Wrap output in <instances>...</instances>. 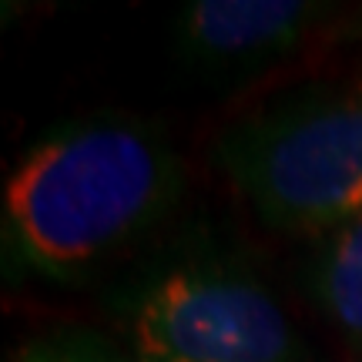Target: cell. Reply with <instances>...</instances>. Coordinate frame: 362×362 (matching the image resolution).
I'll return each mask as SVG.
<instances>
[{"label":"cell","instance_id":"5b68a950","mask_svg":"<svg viewBox=\"0 0 362 362\" xmlns=\"http://www.w3.org/2000/svg\"><path fill=\"white\" fill-rule=\"evenodd\" d=\"M315 296L332 322L362 339V215L339 225L322 248Z\"/></svg>","mask_w":362,"mask_h":362},{"label":"cell","instance_id":"277c9868","mask_svg":"<svg viewBox=\"0 0 362 362\" xmlns=\"http://www.w3.org/2000/svg\"><path fill=\"white\" fill-rule=\"evenodd\" d=\"M312 0H198L178 21V51L194 67H248L292 51L325 17Z\"/></svg>","mask_w":362,"mask_h":362},{"label":"cell","instance_id":"6da1fadb","mask_svg":"<svg viewBox=\"0 0 362 362\" xmlns=\"http://www.w3.org/2000/svg\"><path fill=\"white\" fill-rule=\"evenodd\" d=\"M175 168L168 144L134 121L57 128L7 178V242L21 262L57 279L90 269L161 215Z\"/></svg>","mask_w":362,"mask_h":362},{"label":"cell","instance_id":"7a4b0ae2","mask_svg":"<svg viewBox=\"0 0 362 362\" xmlns=\"http://www.w3.org/2000/svg\"><path fill=\"white\" fill-rule=\"evenodd\" d=\"M218 161L275 228H339L362 215V94L252 117L218 141Z\"/></svg>","mask_w":362,"mask_h":362},{"label":"cell","instance_id":"8992f818","mask_svg":"<svg viewBox=\"0 0 362 362\" xmlns=\"http://www.w3.org/2000/svg\"><path fill=\"white\" fill-rule=\"evenodd\" d=\"M34 362H67V359H51V356H40V359H34Z\"/></svg>","mask_w":362,"mask_h":362},{"label":"cell","instance_id":"3957f363","mask_svg":"<svg viewBox=\"0 0 362 362\" xmlns=\"http://www.w3.org/2000/svg\"><path fill=\"white\" fill-rule=\"evenodd\" d=\"M134 349L141 362H288L292 329L259 282L198 265L141 298Z\"/></svg>","mask_w":362,"mask_h":362},{"label":"cell","instance_id":"52a82bcc","mask_svg":"<svg viewBox=\"0 0 362 362\" xmlns=\"http://www.w3.org/2000/svg\"><path fill=\"white\" fill-rule=\"evenodd\" d=\"M90 362H94V359H90ZM107 362H115V359H107Z\"/></svg>","mask_w":362,"mask_h":362}]
</instances>
